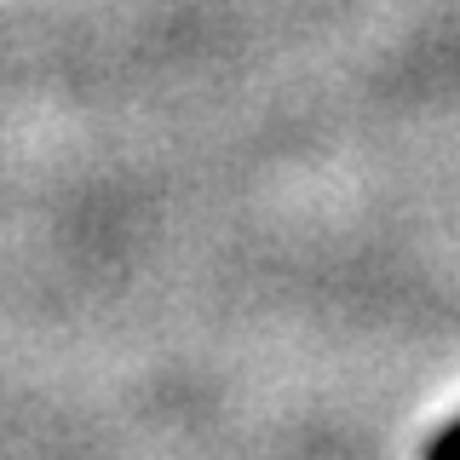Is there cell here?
I'll use <instances>...</instances> for the list:
<instances>
[{
  "label": "cell",
  "instance_id": "6da1fadb",
  "mask_svg": "<svg viewBox=\"0 0 460 460\" xmlns=\"http://www.w3.org/2000/svg\"><path fill=\"white\" fill-rule=\"evenodd\" d=\"M426 460H460V420H455V426H443L438 438L426 443Z\"/></svg>",
  "mask_w": 460,
  "mask_h": 460
}]
</instances>
